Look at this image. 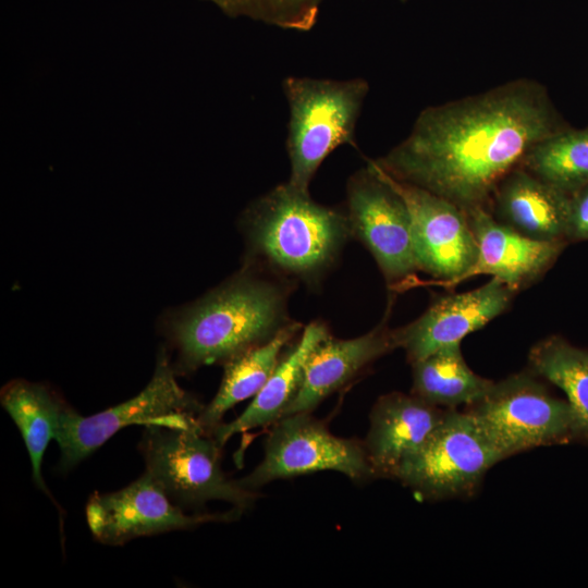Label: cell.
Segmentation results:
<instances>
[{
  "label": "cell",
  "mask_w": 588,
  "mask_h": 588,
  "mask_svg": "<svg viewBox=\"0 0 588 588\" xmlns=\"http://www.w3.org/2000/svg\"><path fill=\"white\" fill-rule=\"evenodd\" d=\"M562 130L546 89L517 79L424 109L408 136L373 161L467 212L487 208L525 154Z\"/></svg>",
  "instance_id": "6da1fadb"
},
{
  "label": "cell",
  "mask_w": 588,
  "mask_h": 588,
  "mask_svg": "<svg viewBox=\"0 0 588 588\" xmlns=\"http://www.w3.org/2000/svg\"><path fill=\"white\" fill-rule=\"evenodd\" d=\"M243 228L254 259L307 284L326 274L352 234L347 212L316 203L289 182L256 199Z\"/></svg>",
  "instance_id": "7a4b0ae2"
},
{
  "label": "cell",
  "mask_w": 588,
  "mask_h": 588,
  "mask_svg": "<svg viewBox=\"0 0 588 588\" xmlns=\"http://www.w3.org/2000/svg\"><path fill=\"white\" fill-rule=\"evenodd\" d=\"M289 287L273 278L242 274L213 291L173 323L181 366L225 363L290 324Z\"/></svg>",
  "instance_id": "3957f363"
},
{
  "label": "cell",
  "mask_w": 588,
  "mask_h": 588,
  "mask_svg": "<svg viewBox=\"0 0 588 588\" xmlns=\"http://www.w3.org/2000/svg\"><path fill=\"white\" fill-rule=\"evenodd\" d=\"M282 87L290 109L287 182L299 191L309 192L315 173L334 149L342 145L356 147V124L369 85L363 78L289 76Z\"/></svg>",
  "instance_id": "277c9868"
},
{
  "label": "cell",
  "mask_w": 588,
  "mask_h": 588,
  "mask_svg": "<svg viewBox=\"0 0 588 588\" xmlns=\"http://www.w3.org/2000/svg\"><path fill=\"white\" fill-rule=\"evenodd\" d=\"M203 408L177 383L168 354L162 348L150 381L134 397L89 416H82L70 406L66 408L54 439L60 448L59 469L70 470L119 430L131 425L201 429L198 415Z\"/></svg>",
  "instance_id": "5b68a950"
},
{
  "label": "cell",
  "mask_w": 588,
  "mask_h": 588,
  "mask_svg": "<svg viewBox=\"0 0 588 588\" xmlns=\"http://www.w3.org/2000/svg\"><path fill=\"white\" fill-rule=\"evenodd\" d=\"M464 408L504 458L579 439L569 403L554 396L529 369L493 382L479 401Z\"/></svg>",
  "instance_id": "8992f818"
},
{
  "label": "cell",
  "mask_w": 588,
  "mask_h": 588,
  "mask_svg": "<svg viewBox=\"0 0 588 588\" xmlns=\"http://www.w3.org/2000/svg\"><path fill=\"white\" fill-rule=\"evenodd\" d=\"M146 471L180 506L199 507L223 501L242 511L258 498L221 467V445L201 429L145 426L138 444Z\"/></svg>",
  "instance_id": "52a82bcc"
},
{
  "label": "cell",
  "mask_w": 588,
  "mask_h": 588,
  "mask_svg": "<svg viewBox=\"0 0 588 588\" xmlns=\"http://www.w3.org/2000/svg\"><path fill=\"white\" fill-rule=\"evenodd\" d=\"M503 460L471 415L448 409L437 430L394 478L425 500L470 498L488 470Z\"/></svg>",
  "instance_id": "ba28073f"
},
{
  "label": "cell",
  "mask_w": 588,
  "mask_h": 588,
  "mask_svg": "<svg viewBox=\"0 0 588 588\" xmlns=\"http://www.w3.org/2000/svg\"><path fill=\"white\" fill-rule=\"evenodd\" d=\"M323 470L339 471L355 481L377 478L364 444L333 434L310 413H297L273 424L261 463L237 481L256 491L273 480Z\"/></svg>",
  "instance_id": "9c48e42d"
},
{
  "label": "cell",
  "mask_w": 588,
  "mask_h": 588,
  "mask_svg": "<svg viewBox=\"0 0 588 588\" xmlns=\"http://www.w3.org/2000/svg\"><path fill=\"white\" fill-rule=\"evenodd\" d=\"M346 205L352 233L371 253L387 282L412 277L418 266L407 206L372 160L348 179Z\"/></svg>",
  "instance_id": "30bf717a"
},
{
  "label": "cell",
  "mask_w": 588,
  "mask_h": 588,
  "mask_svg": "<svg viewBox=\"0 0 588 588\" xmlns=\"http://www.w3.org/2000/svg\"><path fill=\"white\" fill-rule=\"evenodd\" d=\"M242 513L233 507L222 513L186 514L147 471L118 491L95 492L86 505L93 537L109 546L207 523L233 522Z\"/></svg>",
  "instance_id": "8fae6325"
},
{
  "label": "cell",
  "mask_w": 588,
  "mask_h": 588,
  "mask_svg": "<svg viewBox=\"0 0 588 588\" xmlns=\"http://www.w3.org/2000/svg\"><path fill=\"white\" fill-rule=\"evenodd\" d=\"M372 162L407 206L418 270L444 285L467 279L478 258V245L466 212L441 196L393 179Z\"/></svg>",
  "instance_id": "7c38bea8"
},
{
  "label": "cell",
  "mask_w": 588,
  "mask_h": 588,
  "mask_svg": "<svg viewBox=\"0 0 588 588\" xmlns=\"http://www.w3.org/2000/svg\"><path fill=\"white\" fill-rule=\"evenodd\" d=\"M515 290L491 278L483 285L463 293L440 297L411 323L394 329L397 348H403L413 364L462 340L503 314Z\"/></svg>",
  "instance_id": "4fadbf2b"
},
{
  "label": "cell",
  "mask_w": 588,
  "mask_h": 588,
  "mask_svg": "<svg viewBox=\"0 0 588 588\" xmlns=\"http://www.w3.org/2000/svg\"><path fill=\"white\" fill-rule=\"evenodd\" d=\"M446 411L413 393L391 392L380 396L370 412L364 442L377 477L394 478L401 465L437 430Z\"/></svg>",
  "instance_id": "5bb4252c"
},
{
  "label": "cell",
  "mask_w": 588,
  "mask_h": 588,
  "mask_svg": "<svg viewBox=\"0 0 588 588\" xmlns=\"http://www.w3.org/2000/svg\"><path fill=\"white\" fill-rule=\"evenodd\" d=\"M466 215L478 245V258L467 279L489 274L517 292L537 281L565 246V241L526 236L495 219L488 208Z\"/></svg>",
  "instance_id": "9a60e30c"
},
{
  "label": "cell",
  "mask_w": 588,
  "mask_h": 588,
  "mask_svg": "<svg viewBox=\"0 0 588 588\" xmlns=\"http://www.w3.org/2000/svg\"><path fill=\"white\" fill-rule=\"evenodd\" d=\"M394 348L393 330L385 322L354 339L328 335L307 358L301 388L284 416L311 413L328 395Z\"/></svg>",
  "instance_id": "2e32d148"
},
{
  "label": "cell",
  "mask_w": 588,
  "mask_h": 588,
  "mask_svg": "<svg viewBox=\"0 0 588 588\" xmlns=\"http://www.w3.org/2000/svg\"><path fill=\"white\" fill-rule=\"evenodd\" d=\"M491 203L498 220L519 233L542 241H565L571 195L520 166L497 186Z\"/></svg>",
  "instance_id": "e0dca14e"
},
{
  "label": "cell",
  "mask_w": 588,
  "mask_h": 588,
  "mask_svg": "<svg viewBox=\"0 0 588 588\" xmlns=\"http://www.w3.org/2000/svg\"><path fill=\"white\" fill-rule=\"evenodd\" d=\"M328 335L330 333L327 327L318 321L304 328L301 339L280 359L274 371L247 408L234 420L222 422L213 430L212 436L221 446L236 433L273 425L284 416L301 388L307 358L318 343Z\"/></svg>",
  "instance_id": "ac0fdd59"
},
{
  "label": "cell",
  "mask_w": 588,
  "mask_h": 588,
  "mask_svg": "<svg viewBox=\"0 0 588 588\" xmlns=\"http://www.w3.org/2000/svg\"><path fill=\"white\" fill-rule=\"evenodd\" d=\"M0 402L22 434L32 462L33 481L61 512L62 534L63 513L45 483L41 466L46 449L56 439L61 417L69 405L48 387L22 379L3 387Z\"/></svg>",
  "instance_id": "d6986e66"
},
{
  "label": "cell",
  "mask_w": 588,
  "mask_h": 588,
  "mask_svg": "<svg viewBox=\"0 0 588 588\" xmlns=\"http://www.w3.org/2000/svg\"><path fill=\"white\" fill-rule=\"evenodd\" d=\"M299 323L291 322L269 341L246 350L224 364V373L212 401L204 406L198 422L204 432L212 434L222 418L237 403L254 397L278 366L283 348L296 335Z\"/></svg>",
  "instance_id": "ffe728a7"
},
{
  "label": "cell",
  "mask_w": 588,
  "mask_h": 588,
  "mask_svg": "<svg viewBox=\"0 0 588 588\" xmlns=\"http://www.w3.org/2000/svg\"><path fill=\"white\" fill-rule=\"evenodd\" d=\"M412 365V393L444 409H457L479 401L492 387L465 362L461 343L445 346Z\"/></svg>",
  "instance_id": "44dd1931"
},
{
  "label": "cell",
  "mask_w": 588,
  "mask_h": 588,
  "mask_svg": "<svg viewBox=\"0 0 588 588\" xmlns=\"http://www.w3.org/2000/svg\"><path fill=\"white\" fill-rule=\"evenodd\" d=\"M528 369L559 387L576 418L578 441L588 444V351L552 335L529 351Z\"/></svg>",
  "instance_id": "7402d4cb"
},
{
  "label": "cell",
  "mask_w": 588,
  "mask_h": 588,
  "mask_svg": "<svg viewBox=\"0 0 588 588\" xmlns=\"http://www.w3.org/2000/svg\"><path fill=\"white\" fill-rule=\"evenodd\" d=\"M518 166L569 195L588 186V127L564 128L540 140Z\"/></svg>",
  "instance_id": "603a6c76"
},
{
  "label": "cell",
  "mask_w": 588,
  "mask_h": 588,
  "mask_svg": "<svg viewBox=\"0 0 588 588\" xmlns=\"http://www.w3.org/2000/svg\"><path fill=\"white\" fill-rule=\"evenodd\" d=\"M225 14L244 16L283 29L308 32L317 23L322 0H206Z\"/></svg>",
  "instance_id": "cb8c5ba5"
},
{
  "label": "cell",
  "mask_w": 588,
  "mask_h": 588,
  "mask_svg": "<svg viewBox=\"0 0 588 588\" xmlns=\"http://www.w3.org/2000/svg\"><path fill=\"white\" fill-rule=\"evenodd\" d=\"M566 237L588 240V186L571 194Z\"/></svg>",
  "instance_id": "d4e9b609"
},
{
  "label": "cell",
  "mask_w": 588,
  "mask_h": 588,
  "mask_svg": "<svg viewBox=\"0 0 588 588\" xmlns=\"http://www.w3.org/2000/svg\"><path fill=\"white\" fill-rule=\"evenodd\" d=\"M402 1H407V0H402Z\"/></svg>",
  "instance_id": "484cf974"
}]
</instances>
